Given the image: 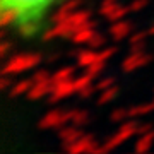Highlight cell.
<instances>
[{
	"instance_id": "cell-1",
	"label": "cell",
	"mask_w": 154,
	"mask_h": 154,
	"mask_svg": "<svg viewBox=\"0 0 154 154\" xmlns=\"http://www.w3.org/2000/svg\"><path fill=\"white\" fill-rule=\"evenodd\" d=\"M57 0H0V22L21 38H33L43 31L45 21Z\"/></svg>"
},
{
	"instance_id": "cell-2",
	"label": "cell",
	"mask_w": 154,
	"mask_h": 154,
	"mask_svg": "<svg viewBox=\"0 0 154 154\" xmlns=\"http://www.w3.org/2000/svg\"><path fill=\"white\" fill-rule=\"evenodd\" d=\"M41 62V57L38 53H19V55H12L4 65V74L5 75H16L28 72L38 65Z\"/></svg>"
},
{
	"instance_id": "cell-3",
	"label": "cell",
	"mask_w": 154,
	"mask_h": 154,
	"mask_svg": "<svg viewBox=\"0 0 154 154\" xmlns=\"http://www.w3.org/2000/svg\"><path fill=\"white\" fill-rule=\"evenodd\" d=\"M134 135H137V123L132 122V118H128V120L120 123L116 134H113L111 137L106 139L105 144L99 147V152H108V151H113V149L120 147L125 140H128V139L134 137Z\"/></svg>"
},
{
	"instance_id": "cell-4",
	"label": "cell",
	"mask_w": 154,
	"mask_h": 154,
	"mask_svg": "<svg viewBox=\"0 0 154 154\" xmlns=\"http://www.w3.org/2000/svg\"><path fill=\"white\" fill-rule=\"evenodd\" d=\"M72 111H62V110H51L41 120L38 122V128L41 130H51V128H62L70 123Z\"/></svg>"
},
{
	"instance_id": "cell-5",
	"label": "cell",
	"mask_w": 154,
	"mask_h": 154,
	"mask_svg": "<svg viewBox=\"0 0 154 154\" xmlns=\"http://www.w3.org/2000/svg\"><path fill=\"white\" fill-rule=\"evenodd\" d=\"M99 146L98 140L93 137V135H88V134H84L82 137H79L75 142L72 144H67L63 146V151L70 154H81V152H99Z\"/></svg>"
},
{
	"instance_id": "cell-6",
	"label": "cell",
	"mask_w": 154,
	"mask_h": 154,
	"mask_svg": "<svg viewBox=\"0 0 154 154\" xmlns=\"http://www.w3.org/2000/svg\"><path fill=\"white\" fill-rule=\"evenodd\" d=\"M151 60H152V57L147 55L146 51H132L127 58H123V62H122V70L127 72V74H130V72H135L139 69H142L144 65H147Z\"/></svg>"
},
{
	"instance_id": "cell-7",
	"label": "cell",
	"mask_w": 154,
	"mask_h": 154,
	"mask_svg": "<svg viewBox=\"0 0 154 154\" xmlns=\"http://www.w3.org/2000/svg\"><path fill=\"white\" fill-rule=\"evenodd\" d=\"M72 94H75L74 79L58 81V82H53V89H51V93H50V101H51V103H57V101H62V99L69 98Z\"/></svg>"
},
{
	"instance_id": "cell-8",
	"label": "cell",
	"mask_w": 154,
	"mask_h": 154,
	"mask_svg": "<svg viewBox=\"0 0 154 154\" xmlns=\"http://www.w3.org/2000/svg\"><path fill=\"white\" fill-rule=\"evenodd\" d=\"M75 28L72 26L69 21H60V22H53V26L43 33V39H55V38H70L74 34Z\"/></svg>"
},
{
	"instance_id": "cell-9",
	"label": "cell",
	"mask_w": 154,
	"mask_h": 154,
	"mask_svg": "<svg viewBox=\"0 0 154 154\" xmlns=\"http://www.w3.org/2000/svg\"><path fill=\"white\" fill-rule=\"evenodd\" d=\"M51 89H53V79L51 77L45 79V81H38V82H33L31 89L26 94V98L29 101H38V99L45 98V96H50Z\"/></svg>"
},
{
	"instance_id": "cell-10",
	"label": "cell",
	"mask_w": 154,
	"mask_h": 154,
	"mask_svg": "<svg viewBox=\"0 0 154 154\" xmlns=\"http://www.w3.org/2000/svg\"><path fill=\"white\" fill-rule=\"evenodd\" d=\"M96 33H98V31H94V22L88 21L86 24H82L81 28H77L75 31H74V34L70 36V41L74 45H88Z\"/></svg>"
},
{
	"instance_id": "cell-11",
	"label": "cell",
	"mask_w": 154,
	"mask_h": 154,
	"mask_svg": "<svg viewBox=\"0 0 154 154\" xmlns=\"http://www.w3.org/2000/svg\"><path fill=\"white\" fill-rule=\"evenodd\" d=\"M130 31H132V24L128 21H125V19H122V21H116V22H111L110 26V36L115 41H122L123 38H127L128 34H130Z\"/></svg>"
},
{
	"instance_id": "cell-12",
	"label": "cell",
	"mask_w": 154,
	"mask_h": 154,
	"mask_svg": "<svg viewBox=\"0 0 154 154\" xmlns=\"http://www.w3.org/2000/svg\"><path fill=\"white\" fill-rule=\"evenodd\" d=\"M84 132L79 128L77 125H70V127H62L60 132H58V139L62 140V146L75 142L79 137H82Z\"/></svg>"
},
{
	"instance_id": "cell-13",
	"label": "cell",
	"mask_w": 154,
	"mask_h": 154,
	"mask_svg": "<svg viewBox=\"0 0 154 154\" xmlns=\"http://www.w3.org/2000/svg\"><path fill=\"white\" fill-rule=\"evenodd\" d=\"M154 146V130H149L146 134H140L139 139L134 144V151L135 152H147Z\"/></svg>"
},
{
	"instance_id": "cell-14",
	"label": "cell",
	"mask_w": 154,
	"mask_h": 154,
	"mask_svg": "<svg viewBox=\"0 0 154 154\" xmlns=\"http://www.w3.org/2000/svg\"><path fill=\"white\" fill-rule=\"evenodd\" d=\"M79 4H81V0H69V2H65V4H63V5H60V7H58V11L55 12V16L51 17V19H53V22L65 21L69 14H72L74 11H77Z\"/></svg>"
},
{
	"instance_id": "cell-15",
	"label": "cell",
	"mask_w": 154,
	"mask_h": 154,
	"mask_svg": "<svg viewBox=\"0 0 154 154\" xmlns=\"http://www.w3.org/2000/svg\"><path fill=\"white\" fill-rule=\"evenodd\" d=\"M96 60H98V51L94 48L82 50V51H79L75 55V63H77V67H81V69H86L88 65L94 63Z\"/></svg>"
},
{
	"instance_id": "cell-16",
	"label": "cell",
	"mask_w": 154,
	"mask_h": 154,
	"mask_svg": "<svg viewBox=\"0 0 154 154\" xmlns=\"http://www.w3.org/2000/svg\"><path fill=\"white\" fill-rule=\"evenodd\" d=\"M65 21H69L74 28H81L82 24H86L88 21H91V12L89 11H74L72 14L67 16Z\"/></svg>"
},
{
	"instance_id": "cell-17",
	"label": "cell",
	"mask_w": 154,
	"mask_h": 154,
	"mask_svg": "<svg viewBox=\"0 0 154 154\" xmlns=\"http://www.w3.org/2000/svg\"><path fill=\"white\" fill-rule=\"evenodd\" d=\"M31 86H33V79H24V81L14 82V84H12V88H11V91H9V94H11V98L26 96L28 91L31 89Z\"/></svg>"
},
{
	"instance_id": "cell-18",
	"label": "cell",
	"mask_w": 154,
	"mask_h": 154,
	"mask_svg": "<svg viewBox=\"0 0 154 154\" xmlns=\"http://www.w3.org/2000/svg\"><path fill=\"white\" fill-rule=\"evenodd\" d=\"M151 111H154V101H151V103H146V105L132 106V108L128 110V118H135V116L149 115Z\"/></svg>"
},
{
	"instance_id": "cell-19",
	"label": "cell",
	"mask_w": 154,
	"mask_h": 154,
	"mask_svg": "<svg viewBox=\"0 0 154 154\" xmlns=\"http://www.w3.org/2000/svg\"><path fill=\"white\" fill-rule=\"evenodd\" d=\"M116 94H118V86L113 84L111 88L101 91V94H99V98H98V105H106V103L113 101V99L116 98Z\"/></svg>"
},
{
	"instance_id": "cell-20",
	"label": "cell",
	"mask_w": 154,
	"mask_h": 154,
	"mask_svg": "<svg viewBox=\"0 0 154 154\" xmlns=\"http://www.w3.org/2000/svg\"><path fill=\"white\" fill-rule=\"evenodd\" d=\"M88 122H89V113H88V111H84V110H72V118H70L72 125L84 127Z\"/></svg>"
},
{
	"instance_id": "cell-21",
	"label": "cell",
	"mask_w": 154,
	"mask_h": 154,
	"mask_svg": "<svg viewBox=\"0 0 154 154\" xmlns=\"http://www.w3.org/2000/svg\"><path fill=\"white\" fill-rule=\"evenodd\" d=\"M72 75H74V69L72 67H62V69H58L57 72L51 74V79H53V82H58V81L72 79Z\"/></svg>"
},
{
	"instance_id": "cell-22",
	"label": "cell",
	"mask_w": 154,
	"mask_h": 154,
	"mask_svg": "<svg viewBox=\"0 0 154 154\" xmlns=\"http://www.w3.org/2000/svg\"><path fill=\"white\" fill-rule=\"evenodd\" d=\"M128 12H130V7L128 5H118L115 9V11L111 12L110 16L106 17V21H110V22H116V21H122V19H123V17L127 16V14H128Z\"/></svg>"
},
{
	"instance_id": "cell-23",
	"label": "cell",
	"mask_w": 154,
	"mask_h": 154,
	"mask_svg": "<svg viewBox=\"0 0 154 154\" xmlns=\"http://www.w3.org/2000/svg\"><path fill=\"white\" fill-rule=\"evenodd\" d=\"M118 5H120V4H118L116 0H103V2H101V7H99V16H103L106 19Z\"/></svg>"
},
{
	"instance_id": "cell-24",
	"label": "cell",
	"mask_w": 154,
	"mask_h": 154,
	"mask_svg": "<svg viewBox=\"0 0 154 154\" xmlns=\"http://www.w3.org/2000/svg\"><path fill=\"white\" fill-rule=\"evenodd\" d=\"M74 84H75V93H81L82 89L89 88L91 84H93V77L88 75L86 72H84L81 77H77V79H74Z\"/></svg>"
},
{
	"instance_id": "cell-25",
	"label": "cell",
	"mask_w": 154,
	"mask_h": 154,
	"mask_svg": "<svg viewBox=\"0 0 154 154\" xmlns=\"http://www.w3.org/2000/svg\"><path fill=\"white\" fill-rule=\"evenodd\" d=\"M105 63H106V62H103V60H96L94 63H91V65L86 67V74H88V75H91V77L94 79L96 75H99V74L103 72V69H105Z\"/></svg>"
},
{
	"instance_id": "cell-26",
	"label": "cell",
	"mask_w": 154,
	"mask_h": 154,
	"mask_svg": "<svg viewBox=\"0 0 154 154\" xmlns=\"http://www.w3.org/2000/svg\"><path fill=\"white\" fill-rule=\"evenodd\" d=\"M110 120L115 122V123H122V122L128 120V110H115L111 113Z\"/></svg>"
},
{
	"instance_id": "cell-27",
	"label": "cell",
	"mask_w": 154,
	"mask_h": 154,
	"mask_svg": "<svg viewBox=\"0 0 154 154\" xmlns=\"http://www.w3.org/2000/svg\"><path fill=\"white\" fill-rule=\"evenodd\" d=\"M149 36L147 29L146 31H137V33L130 34V38H128V43L130 45H137V43H144V39Z\"/></svg>"
},
{
	"instance_id": "cell-28",
	"label": "cell",
	"mask_w": 154,
	"mask_h": 154,
	"mask_svg": "<svg viewBox=\"0 0 154 154\" xmlns=\"http://www.w3.org/2000/svg\"><path fill=\"white\" fill-rule=\"evenodd\" d=\"M116 53V48L115 46H111V48H103L98 51V60H103V62H108L111 57Z\"/></svg>"
},
{
	"instance_id": "cell-29",
	"label": "cell",
	"mask_w": 154,
	"mask_h": 154,
	"mask_svg": "<svg viewBox=\"0 0 154 154\" xmlns=\"http://www.w3.org/2000/svg\"><path fill=\"white\" fill-rule=\"evenodd\" d=\"M115 84V79L113 77H106V79H101L99 82H96V91H105V89L111 88Z\"/></svg>"
},
{
	"instance_id": "cell-30",
	"label": "cell",
	"mask_w": 154,
	"mask_h": 154,
	"mask_svg": "<svg viewBox=\"0 0 154 154\" xmlns=\"http://www.w3.org/2000/svg\"><path fill=\"white\" fill-rule=\"evenodd\" d=\"M89 48H101V46H103V45H105V38H103V36H101V34L99 33H96L93 36V38H91V41H89Z\"/></svg>"
},
{
	"instance_id": "cell-31",
	"label": "cell",
	"mask_w": 154,
	"mask_h": 154,
	"mask_svg": "<svg viewBox=\"0 0 154 154\" xmlns=\"http://www.w3.org/2000/svg\"><path fill=\"white\" fill-rule=\"evenodd\" d=\"M51 77V74H50L48 70H36L33 74V82H38V81H45V79H50Z\"/></svg>"
},
{
	"instance_id": "cell-32",
	"label": "cell",
	"mask_w": 154,
	"mask_h": 154,
	"mask_svg": "<svg viewBox=\"0 0 154 154\" xmlns=\"http://www.w3.org/2000/svg\"><path fill=\"white\" fill-rule=\"evenodd\" d=\"M146 5H147V0H132L128 7H130V11L137 12V11H142Z\"/></svg>"
},
{
	"instance_id": "cell-33",
	"label": "cell",
	"mask_w": 154,
	"mask_h": 154,
	"mask_svg": "<svg viewBox=\"0 0 154 154\" xmlns=\"http://www.w3.org/2000/svg\"><path fill=\"white\" fill-rule=\"evenodd\" d=\"M9 51V43H2V55H7Z\"/></svg>"
},
{
	"instance_id": "cell-34",
	"label": "cell",
	"mask_w": 154,
	"mask_h": 154,
	"mask_svg": "<svg viewBox=\"0 0 154 154\" xmlns=\"http://www.w3.org/2000/svg\"><path fill=\"white\" fill-rule=\"evenodd\" d=\"M147 33H149V36H154V26H151V28L147 29Z\"/></svg>"
},
{
	"instance_id": "cell-35",
	"label": "cell",
	"mask_w": 154,
	"mask_h": 154,
	"mask_svg": "<svg viewBox=\"0 0 154 154\" xmlns=\"http://www.w3.org/2000/svg\"><path fill=\"white\" fill-rule=\"evenodd\" d=\"M152 101H154V98H152Z\"/></svg>"
}]
</instances>
